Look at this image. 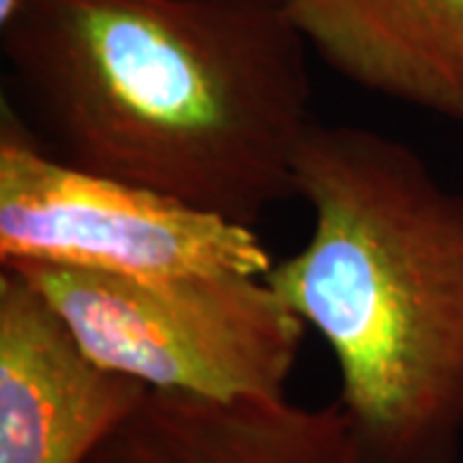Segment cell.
I'll use <instances>...</instances> for the list:
<instances>
[{"label":"cell","mask_w":463,"mask_h":463,"mask_svg":"<svg viewBox=\"0 0 463 463\" xmlns=\"http://www.w3.org/2000/svg\"><path fill=\"white\" fill-rule=\"evenodd\" d=\"M0 47L3 100L67 165L252 227L294 196L312 80L279 0H26Z\"/></svg>","instance_id":"obj_1"},{"label":"cell","mask_w":463,"mask_h":463,"mask_svg":"<svg viewBox=\"0 0 463 463\" xmlns=\"http://www.w3.org/2000/svg\"><path fill=\"white\" fill-rule=\"evenodd\" d=\"M304 248L265 276L332 350L365 463H456L463 446V194L392 134L307 129Z\"/></svg>","instance_id":"obj_2"},{"label":"cell","mask_w":463,"mask_h":463,"mask_svg":"<svg viewBox=\"0 0 463 463\" xmlns=\"http://www.w3.org/2000/svg\"><path fill=\"white\" fill-rule=\"evenodd\" d=\"M44 294L100 365L147 389L283 397L307 322L265 276L132 279L47 263H5Z\"/></svg>","instance_id":"obj_3"},{"label":"cell","mask_w":463,"mask_h":463,"mask_svg":"<svg viewBox=\"0 0 463 463\" xmlns=\"http://www.w3.org/2000/svg\"><path fill=\"white\" fill-rule=\"evenodd\" d=\"M5 263L167 279L268 276L273 258L252 224L67 165L33 139L3 100L0 265Z\"/></svg>","instance_id":"obj_4"},{"label":"cell","mask_w":463,"mask_h":463,"mask_svg":"<svg viewBox=\"0 0 463 463\" xmlns=\"http://www.w3.org/2000/svg\"><path fill=\"white\" fill-rule=\"evenodd\" d=\"M145 392L100 365L26 276L0 270V463H88Z\"/></svg>","instance_id":"obj_5"},{"label":"cell","mask_w":463,"mask_h":463,"mask_svg":"<svg viewBox=\"0 0 463 463\" xmlns=\"http://www.w3.org/2000/svg\"><path fill=\"white\" fill-rule=\"evenodd\" d=\"M88 463H365L337 399L147 389Z\"/></svg>","instance_id":"obj_6"},{"label":"cell","mask_w":463,"mask_h":463,"mask_svg":"<svg viewBox=\"0 0 463 463\" xmlns=\"http://www.w3.org/2000/svg\"><path fill=\"white\" fill-rule=\"evenodd\" d=\"M340 78L463 121V0H279Z\"/></svg>","instance_id":"obj_7"},{"label":"cell","mask_w":463,"mask_h":463,"mask_svg":"<svg viewBox=\"0 0 463 463\" xmlns=\"http://www.w3.org/2000/svg\"><path fill=\"white\" fill-rule=\"evenodd\" d=\"M24 3H26V0H0V26L11 24V21L21 14Z\"/></svg>","instance_id":"obj_8"}]
</instances>
